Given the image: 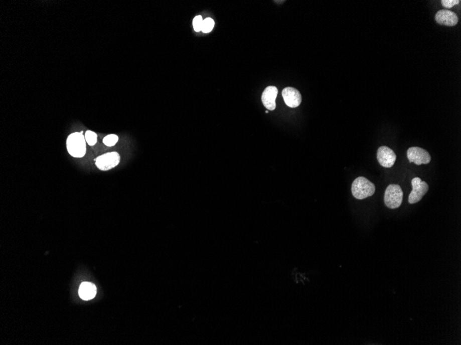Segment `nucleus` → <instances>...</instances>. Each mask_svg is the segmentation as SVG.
<instances>
[{
    "instance_id": "obj_1",
    "label": "nucleus",
    "mask_w": 461,
    "mask_h": 345,
    "mask_svg": "<svg viewBox=\"0 0 461 345\" xmlns=\"http://www.w3.org/2000/svg\"><path fill=\"white\" fill-rule=\"evenodd\" d=\"M81 133L71 134L67 140V148L69 155L73 157L82 158L85 155L86 145L85 137Z\"/></svg>"
},
{
    "instance_id": "obj_2",
    "label": "nucleus",
    "mask_w": 461,
    "mask_h": 345,
    "mask_svg": "<svg viewBox=\"0 0 461 345\" xmlns=\"http://www.w3.org/2000/svg\"><path fill=\"white\" fill-rule=\"evenodd\" d=\"M375 191V185L365 177H358L352 183V194L357 199L363 200L370 197L374 195Z\"/></svg>"
},
{
    "instance_id": "obj_3",
    "label": "nucleus",
    "mask_w": 461,
    "mask_h": 345,
    "mask_svg": "<svg viewBox=\"0 0 461 345\" xmlns=\"http://www.w3.org/2000/svg\"><path fill=\"white\" fill-rule=\"evenodd\" d=\"M403 199V192L399 185L390 184L387 186L384 196V201L387 207L398 208L402 204Z\"/></svg>"
},
{
    "instance_id": "obj_4",
    "label": "nucleus",
    "mask_w": 461,
    "mask_h": 345,
    "mask_svg": "<svg viewBox=\"0 0 461 345\" xmlns=\"http://www.w3.org/2000/svg\"><path fill=\"white\" fill-rule=\"evenodd\" d=\"M95 161V165L99 170L107 171L120 163V156L117 152H108L97 157Z\"/></svg>"
},
{
    "instance_id": "obj_5",
    "label": "nucleus",
    "mask_w": 461,
    "mask_h": 345,
    "mask_svg": "<svg viewBox=\"0 0 461 345\" xmlns=\"http://www.w3.org/2000/svg\"><path fill=\"white\" fill-rule=\"evenodd\" d=\"M412 190L409 196V203L414 204L421 201L422 197L425 195L429 190V185L425 181H422L419 177H416L411 180Z\"/></svg>"
},
{
    "instance_id": "obj_6",
    "label": "nucleus",
    "mask_w": 461,
    "mask_h": 345,
    "mask_svg": "<svg viewBox=\"0 0 461 345\" xmlns=\"http://www.w3.org/2000/svg\"><path fill=\"white\" fill-rule=\"evenodd\" d=\"M407 155L409 162L414 163L418 166L428 164L431 161V156L429 152L419 147H411L409 148L407 150Z\"/></svg>"
},
{
    "instance_id": "obj_7",
    "label": "nucleus",
    "mask_w": 461,
    "mask_h": 345,
    "mask_svg": "<svg viewBox=\"0 0 461 345\" xmlns=\"http://www.w3.org/2000/svg\"><path fill=\"white\" fill-rule=\"evenodd\" d=\"M377 159L380 165L384 168H392L396 162V155L391 148L381 146L378 150Z\"/></svg>"
},
{
    "instance_id": "obj_8",
    "label": "nucleus",
    "mask_w": 461,
    "mask_h": 345,
    "mask_svg": "<svg viewBox=\"0 0 461 345\" xmlns=\"http://www.w3.org/2000/svg\"><path fill=\"white\" fill-rule=\"evenodd\" d=\"M282 95L286 105L290 108L298 107L302 102L300 92L294 88H286L282 91Z\"/></svg>"
},
{
    "instance_id": "obj_9",
    "label": "nucleus",
    "mask_w": 461,
    "mask_h": 345,
    "mask_svg": "<svg viewBox=\"0 0 461 345\" xmlns=\"http://www.w3.org/2000/svg\"><path fill=\"white\" fill-rule=\"evenodd\" d=\"M436 23L440 25L447 26V27H453L458 23V18L457 15L451 11H439L435 16Z\"/></svg>"
},
{
    "instance_id": "obj_10",
    "label": "nucleus",
    "mask_w": 461,
    "mask_h": 345,
    "mask_svg": "<svg viewBox=\"0 0 461 345\" xmlns=\"http://www.w3.org/2000/svg\"><path fill=\"white\" fill-rule=\"evenodd\" d=\"M278 89L274 86H268L262 95V102L264 107L269 111H274L276 108L275 100L278 95Z\"/></svg>"
},
{
    "instance_id": "obj_11",
    "label": "nucleus",
    "mask_w": 461,
    "mask_h": 345,
    "mask_svg": "<svg viewBox=\"0 0 461 345\" xmlns=\"http://www.w3.org/2000/svg\"><path fill=\"white\" fill-rule=\"evenodd\" d=\"M97 289L95 284L91 282H83L79 289V295L84 300H89L94 298L96 295Z\"/></svg>"
},
{
    "instance_id": "obj_12",
    "label": "nucleus",
    "mask_w": 461,
    "mask_h": 345,
    "mask_svg": "<svg viewBox=\"0 0 461 345\" xmlns=\"http://www.w3.org/2000/svg\"><path fill=\"white\" fill-rule=\"evenodd\" d=\"M84 137H85L86 143H87L90 146H95V144H96L97 135L94 132L91 131V130H87V131L86 132Z\"/></svg>"
},
{
    "instance_id": "obj_13",
    "label": "nucleus",
    "mask_w": 461,
    "mask_h": 345,
    "mask_svg": "<svg viewBox=\"0 0 461 345\" xmlns=\"http://www.w3.org/2000/svg\"><path fill=\"white\" fill-rule=\"evenodd\" d=\"M215 25V23L214 20L211 19L210 18H206L205 20H204L203 28H202V31L205 34H209L211 31L214 29Z\"/></svg>"
},
{
    "instance_id": "obj_14",
    "label": "nucleus",
    "mask_w": 461,
    "mask_h": 345,
    "mask_svg": "<svg viewBox=\"0 0 461 345\" xmlns=\"http://www.w3.org/2000/svg\"><path fill=\"white\" fill-rule=\"evenodd\" d=\"M118 137L116 135H108L106 136L104 139H103V143L104 145H106V146L112 147L115 146L117 144V141H118Z\"/></svg>"
},
{
    "instance_id": "obj_15",
    "label": "nucleus",
    "mask_w": 461,
    "mask_h": 345,
    "mask_svg": "<svg viewBox=\"0 0 461 345\" xmlns=\"http://www.w3.org/2000/svg\"><path fill=\"white\" fill-rule=\"evenodd\" d=\"M203 21L204 20L202 16H198L194 18V20H193V27H194V30L196 32H200V31H202Z\"/></svg>"
},
{
    "instance_id": "obj_16",
    "label": "nucleus",
    "mask_w": 461,
    "mask_h": 345,
    "mask_svg": "<svg viewBox=\"0 0 461 345\" xmlns=\"http://www.w3.org/2000/svg\"><path fill=\"white\" fill-rule=\"evenodd\" d=\"M460 3V0H442L441 1L442 6L446 9L452 8Z\"/></svg>"
}]
</instances>
